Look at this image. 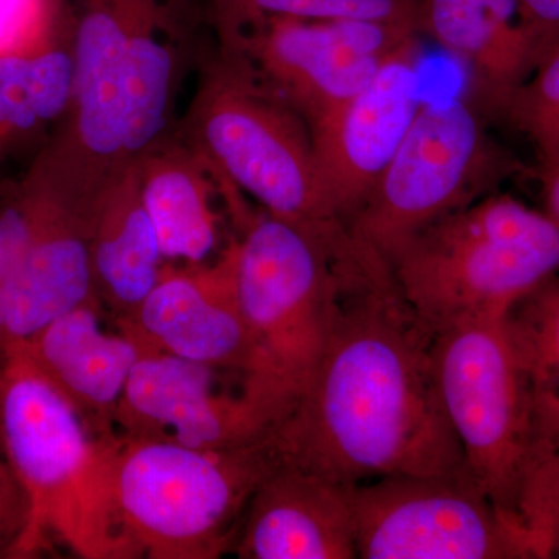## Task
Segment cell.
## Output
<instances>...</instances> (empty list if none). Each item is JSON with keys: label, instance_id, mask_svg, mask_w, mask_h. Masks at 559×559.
Returning a JSON list of instances; mask_svg holds the SVG:
<instances>
[{"label": "cell", "instance_id": "obj_1", "mask_svg": "<svg viewBox=\"0 0 559 559\" xmlns=\"http://www.w3.org/2000/svg\"><path fill=\"white\" fill-rule=\"evenodd\" d=\"M280 465L345 485L468 473L433 333L380 266L345 280L307 388L264 437Z\"/></svg>", "mask_w": 559, "mask_h": 559}, {"label": "cell", "instance_id": "obj_2", "mask_svg": "<svg viewBox=\"0 0 559 559\" xmlns=\"http://www.w3.org/2000/svg\"><path fill=\"white\" fill-rule=\"evenodd\" d=\"M0 358V444L27 503L10 557L58 544L83 559H139L114 498V439L92 436L21 345Z\"/></svg>", "mask_w": 559, "mask_h": 559}, {"label": "cell", "instance_id": "obj_3", "mask_svg": "<svg viewBox=\"0 0 559 559\" xmlns=\"http://www.w3.org/2000/svg\"><path fill=\"white\" fill-rule=\"evenodd\" d=\"M179 0H76L75 91L57 145L80 171L105 176L167 130L178 73Z\"/></svg>", "mask_w": 559, "mask_h": 559}, {"label": "cell", "instance_id": "obj_4", "mask_svg": "<svg viewBox=\"0 0 559 559\" xmlns=\"http://www.w3.org/2000/svg\"><path fill=\"white\" fill-rule=\"evenodd\" d=\"M240 234L238 299L252 344L240 390L274 426L307 388L362 252H342L266 212L242 221Z\"/></svg>", "mask_w": 559, "mask_h": 559}, {"label": "cell", "instance_id": "obj_5", "mask_svg": "<svg viewBox=\"0 0 559 559\" xmlns=\"http://www.w3.org/2000/svg\"><path fill=\"white\" fill-rule=\"evenodd\" d=\"M389 270L432 333L462 320L506 316L559 274V224L510 194H491L419 231Z\"/></svg>", "mask_w": 559, "mask_h": 559}, {"label": "cell", "instance_id": "obj_6", "mask_svg": "<svg viewBox=\"0 0 559 559\" xmlns=\"http://www.w3.org/2000/svg\"><path fill=\"white\" fill-rule=\"evenodd\" d=\"M266 440L226 450L170 441H112L114 498L139 558L234 554L250 500L277 466Z\"/></svg>", "mask_w": 559, "mask_h": 559}, {"label": "cell", "instance_id": "obj_7", "mask_svg": "<svg viewBox=\"0 0 559 559\" xmlns=\"http://www.w3.org/2000/svg\"><path fill=\"white\" fill-rule=\"evenodd\" d=\"M186 142L204 157L230 209L249 194L275 218L319 235L340 250L356 242L320 182L310 132L240 62L210 64L183 121Z\"/></svg>", "mask_w": 559, "mask_h": 559}, {"label": "cell", "instance_id": "obj_8", "mask_svg": "<svg viewBox=\"0 0 559 559\" xmlns=\"http://www.w3.org/2000/svg\"><path fill=\"white\" fill-rule=\"evenodd\" d=\"M444 409L471 479L514 516L533 425V393L506 316L462 320L433 333Z\"/></svg>", "mask_w": 559, "mask_h": 559}, {"label": "cell", "instance_id": "obj_9", "mask_svg": "<svg viewBox=\"0 0 559 559\" xmlns=\"http://www.w3.org/2000/svg\"><path fill=\"white\" fill-rule=\"evenodd\" d=\"M491 160L477 106L462 98L421 103L370 197L349 219V235L389 266L415 235L471 204Z\"/></svg>", "mask_w": 559, "mask_h": 559}, {"label": "cell", "instance_id": "obj_10", "mask_svg": "<svg viewBox=\"0 0 559 559\" xmlns=\"http://www.w3.org/2000/svg\"><path fill=\"white\" fill-rule=\"evenodd\" d=\"M349 495L358 558H535L516 518L468 473L382 477Z\"/></svg>", "mask_w": 559, "mask_h": 559}, {"label": "cell", "instance_id": "obj_11", "mask_svg": "<svg viewBox=\"0 0 559 559\" xmlns=\"http://www.w3.org/2000/svg\"><path fill=\"white\" fill-rule=\"evenodd\" d=\"M417 32L396 22L267 17L223 46L249 58L312 123L364 90Z\"/></svg>", "mask_w": 559, "mask_h": 559}, {"label": "cell", "instance_id": "obj_12", "mask_svg": "<svg viewBox=\"0 0 559 559\" xmlns=\"http://www.w3.org/2000/svg\"><path fill=\"white\" fill-rule=\"evenodd\" d=\"M223 371L143 349L117 409V436L226 450L263 440L272 423L241 392H223Z\"/></svg>", "mask_w": 559, "mask_h": 559}, {"label": "cell", "instance_id": "obj_13", "mask_svg": "<svg viewBox=\"0 0 559 559\" xmlns=\"http://www.w3.org/2000/svg\"><path fill=\"white\" fill-rule=\"evenodd\" d=\"M116 329L143 349L238 374L241 388L252 344L238 299L237 238L212 263L165 264L156 286Z\"/></svg>", "mask_w": 559, "mask_h": 559}, {"label": "cell", "instance_id": "obj_14", "mask_svg": "<svg viewBox=\"0 0 559 559\" xmlns=\"http://www.w3.org/2000/svg\"><path fill=\"white\" fill-rule=\"evenodd\" d=\"M417 66L415 39L364 90L310 123L320 182L345 226L370 197L417 116Z\"/></svg>", "mask_w": 559, "mask_h": 559}, {"label": "cell", "instance_id": "obj_15", "mask_svg": "<svg viewBox=\"0 0 559 559\" xmlns=\"http://www.w3.org/2000/svg\"><path fill=\"white\" fill-rule=\"evenodd\" d=\"M352 485L280 465L250 500L240 559H355Z\"/></svg>", "mask_w": 559, "mask_h": 559}, {"label": "cell", "instance_id": "obj_16", "mask_svg": "<svg viewBox=\"0 0 559 559\" xmlns=\"http://www.w3.org/2000/svg\"><path fill=\"white\" fill-rule=\"evenodd\" d=\"M102 310L98 301L81 305L21 347L92 436L112 440L121 395L143 348L119 330L103 329Z\"/></svg>", "mask_w": 559, "mask_h": 559}, {"label": "cell", "instance_id": "obj_17", "mask_svg": "<svg viewBox=\"0 0 559 559\" xmlns=\"http://www.w3.org/2000/svg\"><path fill=\"white\" fill-rule=\"evenodd\" d=\"M90 205H72L0 282V353L98 301L90 261ZM102 307V305H100Z\"/></svg>", "mask_w": 559, "mask_h": 559}, {"label": "cell", "instance_id": "obj_18", "mask_svg": "<svg viewBox=\"0 0 559 559\" xmlns=\"http://www.w3.org/2000/svg\"><path fill=\"white\" fill-rule=\"evenodd\" d=\"M90 261L95 297L114 323L130 318L167 261L140 190L138 160L112 173L91 205Z\"/></svg>", "mask_w": 559, "mask_h": 559}, {"label": "cell", "instance_id": "obj_19", "mask_svg": "<svg viewBox=\"0 0 559 559\" xmlns=\"http://www.w3.org/2000/svg\"><path fill=\"white\" fill-rule=\"evenodd\" d=\"M418 31L466 66L477 100L496 112L538 64L518 0H418Z\"/></svg>", "mask_w": 559, "mask_h": 559}, {"label": "cell", "instance_id": "obj_20", "mask_svg": "<svg viewBox=\"0 0 559 559\" xmlns=\"http://www.w3.org/2000/svg\"><path fill=\"white\" fill-rule=\"evenodd\" d=\"M140 190L165 261L201 264L218 250L213 207L218 179L204 157L183 142L160 139L138 159Z\"/></svg>", "mask_w": 559, "mask_h": 559}, {"label": "cell", "instance_id": "obj_21", "mask_svg": "<svg viewBox=\"0 0 559 559\" xmlns=\"http://www.w3.org/2000/svg\"><path fill=\"white\" fill-rule=\"evenodd\" d=\"M75 91L72 43L60 38L31 51L0 55V153L68 116Z\"/></svg>", "mask_w": 559, "mask_h": 559}, {"label": "cell", "instance_id": "obj_22", "mask_svg": "<svg viewBox=\"0 0 559 559\" xmlns=\"http://www.w3.org/2000/svg\"><path fill=\"white\" fill-rule=\"evenodd\" d=\"M514 516L535 558H559V409L533 403L532 436Z\"/></svg>", "mask_w": 559, "mask_h": 559}, {"label": "cell", "instance_id": "obj_23", "mask_svg": "<svg viewBox=\"0 0 559 559\" xmlns=\"http://www.w3.org/2000/svg\"><path fill=\"white\" fill-rule=\"evenodd\" d=\"M506 326L533 401L559 409V274L513 305Z\"/></svg>", "mask_w": 559, "mask_h": 559}, {"label": "cell", "instance_id": "obj_24", "mask_svg": "<svg viewBox=\"0 0 559 559\" xmlns=\"http://www.w3.org/2000/svg\"><path fill=\"white\" fill-rule=\"evenodd\" d=\"M223 44L267 17L396 22L418 28V0H212Z\"/></svg>", "mask_w": 559, "mask_h": 559}, {"label": "cell", "instance_id": "obj_25", "mask_svg": "<svg viewBox=\"0 0 559 559\" xmlns=\"http://www.w3.org/2000/svg\"><path fill=\"white\" fill-rule=\"evenodd\" d=\"M75 204L84 202L33 168L21 189L0 205V282L16 270L33 246Z\"/></svg>", "mask_w": 559, "mask_h": 559}, {"label": "cell", "instance_id": "obj_26", "mask_svg": "<svg viewBox=\"0 0 559 559\" xmlns=\"http://www.w3.org/2000/svg\"><path fill=\"white\" fill-rule=\"evenodd\" d=\"M502 116L527 135L540 164L559 159V44L513 92Z\"/></svg>", "mask_w": 559, "mask_h": 559}, {"label": "cell", "instance_id": "obj_27", "mask_svg": "<svg viewBox=\"0 0 559 559\" xmlns=\"http://www.w3.org/2000/svg\"><path fill=\"white\" fill-rule=\"evenodd\" d=\"M53 0H0V55L31 51L58 39Z\"/></svg>", "mask_w": 559, "mask_h": 559}, {"label": "cell", "instance_id": "obj_28", "mask_svg": "<svg viewBox=\"0 0 559 559\" xmlns=\"http://www.w3.org/2000/svg\"><path fill=\"white\" fill-rule=\"evenodd\" d=\"M27 516V503L20 481L0 444V554L10 557Z\"/></svg>", "mask_w": 559, "mask_h": 559}, {"label": "cell", "instance_id": "obj_29", "mask_svg": "<svg viewBox=\"0 0 559 559\" xmlns=\"http://www.w3.org/2000/svg\"><path fill=\"white\" fill-rule=\"evenodd\" d=\"M518 5L539 61L559 44V0H518Z\"/></svg>", "mask_w": 559, "mask_h": 559}, {"label": "cell", "instance_id": "obj_30", "mask_svg": "<svg viewBox=\"0 0 559 559\" xmlns=\"http://www.w3.org/2000/svg\"><path fill=\"white\" fill-rule=\"evenodd\" d=\"M539 180L546 213L559 224V159L540 164Z\"/></svg>", "mask_w": 559, "mask_h": 559}]
</instances>
